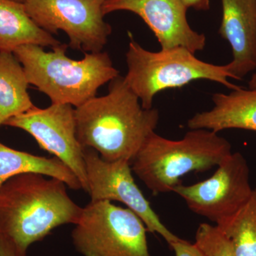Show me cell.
I'll list each match as a JSON object with an SVG mask.
<instances>
[{
    "label": "cell",
    "instance_id": "12",
    "mask_svg": "<svg viewBox=\"0 0 256 256\" xmlns=\"http://www.w3.org/2000/svg\"><path fill=\"white\" fill-rule=\"evenodd\" d=\"M220 36L232 47L233 60L226 64L236 80L256 70V0H220Z\"/></svg>",
    "mask_w": 256,
    "mask_h": 256
},
{
    "label": "cell",
    "instance_id": "11",
    "mask_svg": "<svg viewBox=\"0 0 256 256\" xmlns=\"http://www.w3.org/2000/svg\"><path fill=\"white\" fill-rule=\"evenodd\" d=\"M188 10L182 0H106L102 6L105 16L117 11L137 14L156 35L162 50L182 46L195 54L205 48L206 38L190 26Z\"/></svg>",
    "mask_w": 256,
    "mask_h": 256
},
{
    "label": "cell",
    "instance_id": "16",
    "mask_svg": "<svg viewBox=\"0 0 256 256\" xmlns=\"http://www.w3.org/2000/svg\"><path fill=\"white\" fill-rule=\"evenodd\" d=\"M28 86L22 65L14 53L0 52V126L34 106Z\"/></svg>",
    "mask_w": 256,
    "mask_h": 256
},
{
    "label": "cell",
    "instance_id": "7",
    "mask_svg": "<svg viewBox=\"0 0 256 256\" xmlns=\"http://www.w3.org/2000/svg\"><path fill=\"white\" fill-rule=\"evenodd\" d=\"M210 178L192 185L180 184L172 192L182 197L194 213L222 227L252 196L250 170L240 152H232L216 166Z\"/></svg>",
    "mask_w": 256,
    "mask_h": 256
},
{
    "label": "cell",
    "instance_id": "6",
    "mask_svg": "<svg viewBox=\"0 0 256 256\" xmlns=\"http://www.w3.org/2000/svg\"><path fill=\"white\" fill-rule=\"evenodd\" d=\"M146 228L137 214L109 201H90L72 233L82 256H151Z\"/></svg>",
    "mask_w": 256,
    "mask_h": 256
},
{
    "label": "cell",
    "instance_id": "13",
    "mask_svg": "<svg viewBox=\"0 0 256 256\" xmlns=\"http://www.w3.org/2000/svg\"><path fill=\"white\" fill-rule=\"evenodd\" d=\"M214 106L210 110L195 114L188 120V129H206L220 132L228 129L256 132V88L242 87L228 94L212 96Z\"/></svg>",
    "mask_w": 256,
    "mask_h": 256
},
{
    "label": "cell",
    "instance_id": "14",
    "mask_svg": "<svg viewBox=\"0 0 256 256\" xmlns=\"http://www.w3.org/2000/svg\"><path fill=\"white\" fill-rule=\"evenodd\" d=\"M60 44L33 21L24 3L0 0V52L14 53L26 44L52 48Z\"/></svg>",
    "mask_w": 256,
    "mask_h": 256
},
{
    "label": "cell",
    "instance_id": "23",
    "mask_svg": "<svg viewBox=\"0 0 256 256\" xmlns=\"http://www.w3.org/2000/svg\"><path fill=\"white\" fill-rule=\"evenodd\" d=\"M13 1L18 2L20 3H24L25 0H13Z\"/></svg>",
    "mask_w": 256,
    "mask_h": 256
},
{
    "label": "cell",
    "instance_id": "10",
    "mask_svg": "<svg viewBox=\"0 0 256 256\" xmlns=\"http://www.w3.org/2000/svg\"><path fill=\"white\" fill-rule=\"evenodd\" d=\"M88 193L90 201L120 202L140 218L146 230L171 244L178 238L166 228L134 182L131 163L102 159L92 148L84 149Z\"/></svg>",
    "mask_w": 256,
    "mask_h": 256
},
{
    "label": "cell",
    "instance_id": "22",
    "mask_svg": "<svg viewBox=\"0 0 256 256\" xmlns=\"http://www.w3.org/2000/svg\"><path fill=\"white\" fill-rule=\"evenodd\" d=\"M249 88H256V72L252 76V78H250V82H248Z\"/></svg>",
    "mask_w": 256,
    "mask_h": 256
},
{
    "label": "cell",
    "instance_id": "4",
    "mask_svg": "<svg viewBox=\"0 0 256 256\" xmlns=\"http://www.w3.org/2000/svg\"><path fill=\"white\" fill-rule=\"evenodd\" d=\"M232 153L230 142L210 130L190 129L178 140L154 132L138 152L131 168L153 194L158 195L173 192L181 184L180 178L188 173L218 166Z\"/></svg>",
    "mask_w": 256,
    "mask_h": 256
},
{
    "label": "cell",
    "instance_id": "21",
    "mask_svg": "<svg viewBox=\"0 0 256 256\" xmlns=\"http://www.w3.org/2000/svg\"><path fill=\"white\" fill-rule=\"evenodd\" d=\"M188 9L193 8L197 11H207L210 9V0H182Z\"/></svg>",
    "mask_w": 256,
    "mask_h": 256
},
{
    "label": "cell",
    "instance_id": "9",
    "mask_svg": "<svg viewBox=\"0 0 256 256\" xmlns=\"http://www.w3.org/2000/svg\"><path fill=\"white\" fill-rule=\"evenodd\" d=\"M3 126L18 128L31 134L42 149L54 154L76 175L88 191L84 149L76 133L75 108L52 104L46 108L31 109L6 120Z\"/></svg>",
    "mask_w": 256,
    "mask_h": 256
},
{
    "label": "cell",
    "instance_id": "17",
    "mask_svg": "<svg viewBox=\"0 0 256 256\" xmlns=\"http://www.w3.org/2000/svg\"><path fill=\"white\" fill-rule=\"evenodd\" d=\"M218 228L230 240L236 256H256V188L238 213Z\"/></svg>",
    "mask_w": 256,
    "mask_h": 256
},
{
    "label": "cell",
    "instance_id": "19",
    "mask_svg": "<svg viewBox=\"0 0 256 256\" xmlns=\"http://www.w3.org/2000/svg\"><path fill=\"white\" fill-rule=\"evenodd\" d=\"M169 246L174 250L175 256H205L196 244L184 239L180 238Z\"/></svg>",
    "mask_w": 256,
    "mask_h": 256
},
{
    "label": "cell",
    "instance_id": "18",
    "mask_svg": "<svg viewBox=\"0 0 256 256\" xmlns=\"http://www.w3.org/2000/svg\"><path fill=\"white\" fill-rule=\"evenodd\" d=\"M194 244L205 256H236L230 240L216 225L200 224Z\"/></svg>",
    "mask_w": 256,
    "mask_h": 256
},
{
    "label": "cell",
    "instance_id": "15",
    "mask_svg": "<svg viewBox=\"0 0 256 256\" xmlns=\"http://www.w3.org/2000/svg\"><path fill=\"white\" fill-rule=\"evenodd\" d=\"M25 173H38L62 180L72 190H82L78 178L56 158H47L16 150L0 142V186Z\"/></svg>",
    "mask_w": 256,
    "mask_h": 256
},
{
    "label": "cell",
    "instance_id": "3",
    "mask_svg": "<svg viewBox=\"0 0 256 256\" xmlns=\"http://www.w3.org/2000/svg\"><path fill=\"white\" fill-rule=\"evenodd\" d=\"M68 44L45 52L34 44L18 47L14 54L22 65L28 84L46 94L52 104L74 108L96 97L99 88L118 76L107 52L84 53L82 60L66 56Z\"/></svg>",
    "mask_w": 256,
    "mask_h": 256
},
{
    "label": "cell",
    "instance_id": "8",
    "mask_svg": "<svg viewBox=\"0 0 256 256\" xmlns=\"http://www.w3.org/2000/svg\"><path fill=\"white\" fill-rule=\"evenodd\" d=\"M106 0H25L26 12L40 28L50 34L63 31L68 46L84 53L102 52L112 33L104 20Z\"/></svg>",
    "mask_w": 256,
    "mask_h": 256
},
{
    "label": "cell",
    "instance_id": "5",
    "mask_svg": "<svg viewBox=\"0 0 256 256\" xmlns=\"http://www.w3.org/2000/svg\"><path fill=\"white\" fill-rule=\"evenodd\" d=\"M126 52L128 73L124 82L146 109L153 108L158 92L182 88L194 80L218 82L230 90L240 88L229 82L234 78L226 65H215L198 60L182 46L153 52L143 48L130 34Z\"/></svg>",
    "mask_w": 256,
    "mask_h": 256
},
{
    "label": "cell",
    "instance_id": "1",
    "mask_svg": "<svg viewBox=\"0 0 256 256\" xmlns=\"http://www.w3.org/2000/svg\"><path fill=\"white\" fill-rule=\"evenodd\" d=\"M77 138L82 148H92L106 161L132 160L160 120L158 109H146L118 76L105 96L75 108Z\"/></svg>",
    "mask_w": 256,
    "mask_h": 256
},
{
    "label": "cell",
    "instance_id": "2",
    "mask_svg": "<svg viewBox=\"0 0 256 256\" xmlns=\"http://www.w3.org/2000/svg\"><path fill=\"white\" fill-rule=\"evenodd\" d=\"M66 184L38 173L13 176L0 186V234L23 252L57 227L78 222L82 208Z\"/></svg>",
    "mask_w": 256,
    "mask_h": 256
},
{
    "label": "cell",
    "instance_id": "20",
    "mask_svg": "<svg viewBox=\"0 0 256 256\" xmlns=\"http://www.w3.org/2000/svg\"><path fill=\"white\" fill-rule=\"evenodd\" d=\"M0 256H28V252L18 248L14 242L0 234Z\"/></svg>",
    "mask_w": 256,
    "mask_h": 256
}]
</instances>
